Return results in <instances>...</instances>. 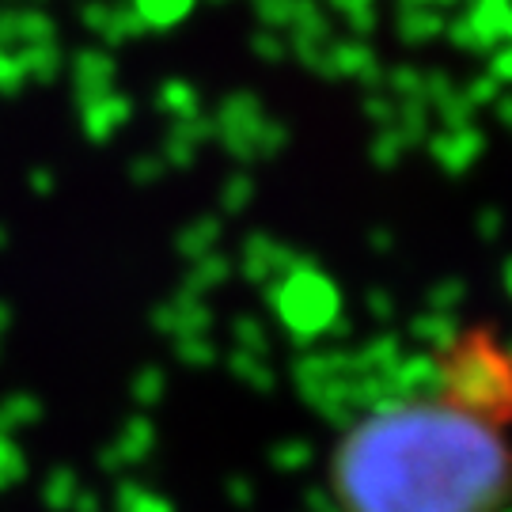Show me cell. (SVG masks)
I'll use <instances>...</instances> for the list:
<instances>
[{
  "label": "cell",
  "mask_w": 512,
  "mask_h": 512,
  "mask_svg": "<svg viewBox=\"0 0 512 512\" xmlns=\"http://www.w3.org/2000/svg\"><path fill=\"white\" fill-rule=\"evenodd\" d=\"M346 512H494L512 452L490 421L440 399H387L338 452Z\"/></svg>",
  "instance_id": "obj_1"
},
{
  "label": "cell",
  "mask_w": 512,
  "mask_h": 512,
  "mask_svg": "<svg viewBox=\"0 0 512 512\" xmlns=\"http://www.w3.org/2000/svg\"><path fill=\"white\" fill-rule=\"evenodd\" d=\"M440 395H448V403L459 406L463 414H475L490 425L512 418L509 353H501L486 334L456 342L440 365Z\"/></svg>",
  "instance_id": "obj_2"
},
{
  "label": "cell",
  "mask_w": 512,
  "mask_h": 512,
  "mask_svg": "<svg viewBox=\"0 0 512 512\" xmlns=\"http://www.w3.org/2000/svg\"><path fill=\"white\" fill-rule=\"evenodd\" d=\"M338 304L342 300H338L334 281L323 277L319 270H311L308 262L296 266L289 281H285V289L277 293L281 319L300 342H315L323 330H330V323L338 319Z\"/></svg>",
  "instance_id": "obj_3"
},
{
  "label": "cell",
  "mask_w": 512,
  "mask_h": 512,
  "mask_svg": "<svg viewBox=\"0 0 512 512\" xmlns=\"http://www.w3.org/2000/svg\"><path fill=\"white\" fill-rule=\"evenodd\" d=\"M391 399H437L440 395V361L429 353L399 357V365L387 372Z\"/></svg>",
  "instance_id": "obj_4"
},
{
  "label": "cell",
  "mask_w": 512,
  "mask_h": 512,
  "mask_svg": "<svg viewBox=\"0 0 512 512\" xmlns=\"http://www.w3.org/2000/svg\"><path fill=\"white\" fill-rule=\"evenodd\" d=\"M429 152H433V160L444 171H467L478 160V152H482V137L471 126L448 129V133H437L429 141Z\"/></svg>",
  "instance_id": "obj_5"
},
{
  "label": "cell",
  "mask_w": 512,
  "mask_h": 512,
  "mask_svg": "<svg viewBox=\"0 0 512 512\" xmlns=\"http://www.w3.org/2000/svg\"><path fill=\"white\" fill-rule=\"evenodd\" d=\"M410 334L425 342L429 349H440V353H448V349L459 342L456 334V315H440V311H429V315H418L414 323H410Z\"/></svg>",
  "instance_id": "obj_6"
},
{
  "label": "cell",
  "mask_w": 512,
  "mask_h": 512,
  "mask_svg": "<svg viewBox=\"0 0 512 512\" xmlns=\"http://www.w3.org/2000/svg\"><path fill=\"white\" fill-rule=\"evenodd\" d=\"M403 152H406V141L395 133V126H387L376 133V141H372V160L380 167H391Z\"/></svg>",
  "instance_id": "obj_7"
},
{
  "label": "cell",
  "mask_w": 512,
  "mask_h": 512,
  "mask_svg": "<svg viewBox=\"0 0 512 512\" xmlns=\"http://www.w3.org/2000/svg\"><path fill=\"white\" fill-rule=\"evenodd\" d=\"M459 300H463V285L459 281H440L437 289L429 293V308L440 311V315H452L459 308Z\"/></svg>",
  "instance_id": "obj_8"
},
{
  "label": "cell",
  "mask_w": 512,
  "mask_h": 512,
  "mask_svg": "<svg viewBox=\"0 0 512 512\" xmlns=\"http://www.w3.org/2000/svg\"><path fill=\"white\" fill-rule=\"evenodd\" d=\"M277 467L281 471H300V467H308L311 463V448L308 444H296V440H289V444H281L274 452Z\"/></svg>",
  "instance_id": "obj_9"
},
{
  "label": "cell",
  "mask_w": 512,
  "mask_h": 512,
  "mask_svg": "<svg viewBox=\"0 0 512 512\" xmlns=\"http://www.w3.org/2000/svg\"><path fill=\"white\" fill-rule=\"evenodd\" d=\"M391 88L403 95V99H421V88H425V80H421L414 69H399V73L391 76Z\"/></svg>",
  "instance_id": "obj_10"
},
{
  "label": "cell",
  "mask_w": 512,
  "mask_h": 512,
  "mask_svg": "<svg viewBox=\"0 0 512 512\" xmlns=\"http://www.w3.org/2000/svg\"><path fill=\"white\" fill-rule=\"evenodd\" d=\"M440 23H437V16L433 12H421V19L410 12V16L403 19V35L406 38H425V35H433Z\"/></svg>",
  "instance_id": "obj_11"
},
{
  "label": "cell",
  "mask_w": 512,
  "mask_h": 512,
  "mask_svg": "<svg viewBox=\"0 0 512 512\" xmlns=\"http://www.w3.org/2000/svg\"><path fill=\"white\" fill-rule=\"evenodd\" d=\"M494 95H497V80L494 76H486V80H475V84L463 92V99H467L471 107H482V103H490Z\"/></svg>",
  "instance_id": "obj_12"
},
{
  "label": "cell",
  "mask_w": 512,
  "mask_h": 512,
  "mask_svg": "<svg viewBox=\"0 0 512 512\" xmlns=\"http://www.w3.org/2000/svg\"><path fill=\"white\" fill-rule=\"evenodd\" d=\"M368 118H372V122H380V126H391V122H395V107H391V103H387V99H380V95H372V99H368Z\"/></svg>",
  "instance_id": "obj_13"
},
{
  "label": "cell",
  "mask_w": 512,
  "mask_h": 512,
  "mask_svg": "<svg viewBox=\"0 0 512 512\" xmlns=\"http://www.w3.org/2000/svg\"><path fill=\"white\" fill-rule=\"evenodd\" d=\"M478 232L486 239H497V232H501V213H497V209H486V213L478 217Z\"/></svg>",
  "instance_id": "obj_14"
},
{
  "label": "cell",
  "mask_w": 512,
  "mask_h": 512,
  "mask_svg": "<svg viewBox=\"0 0 512 512\" xmlns=\"http://www.w3.org/2000/svg\"><path fill=\"white\" fill-rule=\"evenodd\" d=\"M236 368H243V372H247V380H255L258 387H270V372H262L255 361H247V357H236Z\"/></svg>",
  "instance_id": "obj_15"
},
{
  "label": "cell",
  "mask_w": 512,
  "mask_h": 512,
  "mask_svg": "<svg viewBox=\"0 0 512 512\" xmlns=\"http://www.w3.org/2000/svg\"><path fill=\"white\" fill-rule=\"evenodd\" d=\"M368 308H372V315H376V319H387L395 304H391V296H384V293H368Z\"/></svg>",
  "instance_id": "obj_16"
},
{
  "label": "cell",
  "mask_w": 512,
  "mask_h": 512,
  "mask_svg": "<svg viewBox=\"0 0 512 512\" xmlns=\"http://www.w3.org/2000/svg\"><path fill=\"white\" fill-rule=\"evenodd\" d=\"M494 80H512V46L494 57Z\"/></svg>",
  "instance_id": "obj_17"
},
{
  "label": "cell",
  "mask_w": 512,
  "mask_h": 512,
  "mask_svg": "<svg viewBox=\"0 0 512 512\" xmlns=\"http://www.w3.org/2000/svg\"><path fill=\"white\" fill-rule=\"evenodd\" d=\"M239 334L251 342V349H255V353H262V349H266V334H262L255 323H239Z\"/></svg>",
  "instance_id": "obj_18"
},
{
  "label": "cell",
  "mask_w": 512,
  "mask_h": 512,
  "mask_svg": "<svg viewBox=\"0 0 512 512\" xmlns=\"http://www.w3.org/2000/svg\"><path fill=\"white\" fill-rule=\"evenodd\" d=\"M308 509L311 512H342L338 505H334V501H330V497L319 494V490H311V494H308Z\"/></svg>",
  "instance_id": "obj_19"
},
{
  "label": "cell",
  "mask_w": 512,
  "mask_h": 512,
  "mask_svg": "<svg viewBox=\"0 0 512 512\" xmlns=\"http://www.w3.org/2000/svg\"><path fill=\"white\" fill-rule=\"evenodd\" d=\"M247 190H251V186H247V179H239V183L228 186V205H243V202H247Z\"/></svg>",
  "instance_id": "obj_20"
},
{
  "label": "cell",
  "mask_w": 512,
  "mask_h": 512,
  "mask_svg": "<svg viewBox=\"0 0 512 512\" xmlns=\"http://www.w3.org/2000/svg\"><path fill=\"white\" fill-rule=\"evenodd\" d=\"M501 122H505V126H512V99H505V103H501Z\"/></svg>",
  "instance_id": "obj_21"
},
{
  "label": "cell",
  "mask_w": 512,
  "mask_h": 512,
  "mask_svg": "<svg viewBox=\"0 0 512 512\" xmlns=\"http://www.w3.org/2000/svg\"><path fill=\"white\" fill-rule=\"evenodd\" d=\"M372 247H380V251H384V247H391V236H384V232H376V236H372Z\"/></svg>",
  "instance_id": "obj_22"
},
{
  "label": "cell",
  "mask_w": 512,
  "mask_h": 512,
  "mask_svg": "<svg viewBox=\"0 0 512 512\" xmlns=\"http://www.w3.org/2000/svg\"><path fill=\"white\" fill-rule=\"evenodd\" d=\"M505 289H509V293H512V262H509V266H505Z\"/></svg>",
  "instance_id": "obj_23"
},
{
  "label": "cell",
  "mask_w": 512,
  "mask_h": 512,
  "mask_svg": "<svg viewBox=\"0 0 512 512\" xmlns=\"http://www.w3.org/2000/svg\"><path fill=\"white\" fill-rule=\"evenodd\" d=\"M509 361H512V353H509Z\"/></svg>",
  "instance_id": "obj_24"
}]
</instances>
